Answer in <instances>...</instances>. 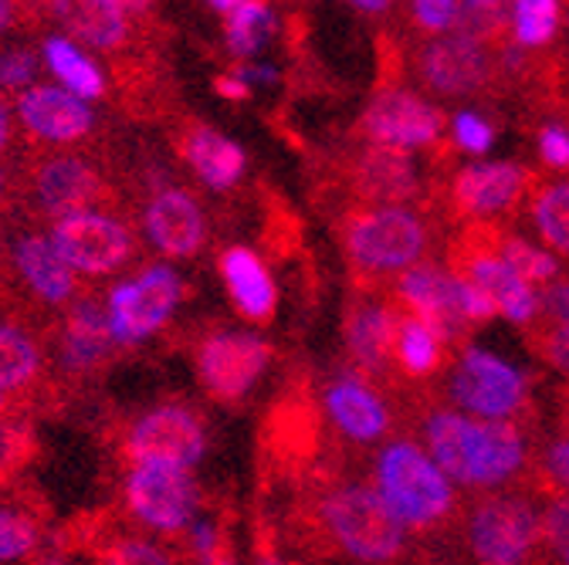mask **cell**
<instances>
[{"mask_svg": "<svg viewBox=\"0 0 569 565\" xmlns=\"http://www.w3.org/2000/svg\"><path fill=\"white\" fill-rule=\"evenodd\" d=\"M423 451L455 487H506L529 461L519 423H485L458 410H435L423 420Z\"/></svg>", "mask_w": 569, "mask_h": 565, "instance_id": "cell-1", "label": "cell"}, {"mask_svg": "<svg viewBox=\"0 0 569 565\" xmlns=\"http://www.w3.org/2000/svg\"><path fill=\"white\" fill-rule=\"evenodd\" d=\"M377 494L403 528H431L455 508V484L413 441H393L377 454Z\"/></svg>", "mask_w": 569, "mask_h": 565, "instance_id": "cell-2", "label": "cell"}, {"mask_svg": "<svg viewBox=\"0 0 569 565\" xmlns=\"http://www.w3.org/2000/svg\"><path fill=\"white\" fill-rule=\"evenodd\" d=\"M529 373L485 345H465L448 380L458 413L485 423H512L529 403Z\"/></svg>", "mask_w": 569, "mask_h": 565, "instance_id": "cell-3", "label": "cell"}, {"mask_svg": "<svg viewBox=\"0 0 569 565\" xmlns=\"http://www.w3.org/2000/svg\"><path fill=\"white\" fill-rule=\"evenodd\" d=\"M322 518H326L329 535L356 562L387 565L407 545V528L387 508V502L377 494V487H367V484L332 491L322 505Z\"/></svg>", "mask_w": 569, "mask_h": 565, "instance_id": "cell-4", "label": "cell"}, {"mask_svg": "<svg viewBox=\"0 0 569 565\" xmlns=\"http://www.w3.org/2000/svg\"><path fill=\"white\" fill-rule=\"evenodd\" d=\"M427 251V224L410 206H370L346 224V254L367 274H403Z\"/></svg>", "mask_w": 569, "mask_h": 565, "instance_id": "cell-5", "label": "cell"}, {"mask_svg": "<svg viewBox=\"0 0 569 565\" xmlns=\"http://www.w3.org/2000/svg\"><path fill=\"white\" fill-rule=\"evenodd\" d=\"M542 542V508L526 494H491L468 522V545L481 565H526Z\"/></svg>", "mask_w": 569, "mask_h": 565, "instance_id": "cell-6", "label": "cell"}, {"mask_svg": "<svg viewBox=\"0 0 569 565\" xmlns=\"http://www.w3.org/2000/svg\"><path fill=\"white\" fill-rule=\"evenodd\" d=\"M180 295H183V281L170 264H153L139 278L116 285L106 302V322L112 342L136 345L142 339H150L177 312Z\"/></svg>", "mask_w": 569, "mask_h": 565, "instance_id": "cell-7", "label": "cell"}, {"mask_svg": "<svg viewBox=\"0 0 569 565\" xmlns=\"http://www.w3.org/2000/svg\"><path fill=\"white\" fill-rule=\"evenodd\" d=\"M363 132L370 147L413 153L435 147L445 135V112L441 105L410 89H383L370 99L363 112Z\"/></svg>", "mask_w": 569, "mask_h": 565, "instance_id": "cell-8", "label": "cell"}, {"mask_svg": "<svg viewBox=\"0 0 569 565\" xmlns=\"http://www.w3.org/2000/svg\"><path fill=\"white\" fill-rule=\"evenodd\" d=\"M129 512L157 532H180L193 522L200 491L183 467L167 464H136L126 477Z\"/></svg>", "mask_w": 569, "mask_h": 565, "instance_id": "cell-9", "label": "cell"}, {"mask_svg": "<svg viewBox=\"0 0 569 565\" xmlns=\"http://www.w3.org/2000/svg\"><path fill=\"white\" fill-rule=\"evenodd\" d=\"M417 72L431 92L445 99H465L491 82L495 54L488 44L465 34H445L423 44V51L417 54Z\"/></svg>", "mask_w": 569, "mask_h": 565, "instance_id": "cell-10", "label": "cell"}, {"mask_svg": "<svg viewBox=\"0 0 569 565\" xmlns=\"http://www.w3.org/2000/svg\"><path fill=\"white\" fill-rule=\"evenodd\" d=\"M51 244L61 254V261L76 274L79 271L82 274L116 271L132 251L129 231L116 218L96 214V210H82V214L58 218L54 231H51Z\"/></svg>", "mask_w": 569, "mask_h": 565, "instance_id": "cell-11", "label": "cell"}, {"mask_svg": "<svg viewBox=\"0 0 569 565\" xmlns=\"http://www.w3.org/2000/svg\"><path fill=\"white\" fill-rule=\"evenodd\" d=\"M207 451L200 420L183 406H160L139 416L129 434V454L136 464H167L190 471Z\"/></svg>", "mask_w": 569, "mask_h": 565, "instance_id": "cell-12", "label": "cell"}, {"mask_svg": "<svg viewBox=\"0 0 569 565\" xmlns=\"http://www.w3.org/2000/svg\"><path fill=\"white\" fill-rule=\"evenodd\" d=\"M271 349L251 332H218L200 345V380L218 400H241L268 370Z\"/></svg>", "mask_w": 569, "mask_h": 565, "instance_id": "cell-13", "label": "cell"}, {"mask_svg": "<svg viewBox=\"0 0 569 565\" xmlns=\"http://www.w3.org/2000/svg\"><path fill=\"white\" fill-rule=\"evenodd\" d=\"M529 190V170L512 160H475L458 170L451 183L455 210L471 221H495L509 214Z\"/></svg>", "mask_w": 569, "mask_h": 565, "instance_id": "cell-14", "label": "cell"}, {"mask_svg": "<svg viewBox=\"0 0 569 565\" xmlns=\"http://www.w3.org/2000/svg\"><path fill=\"white\" fill-rule=\"evenodd\" d=\"M397 299L410 309V319L423 322L445 345L458 342L468 329L458 309V271L420 261L397 278Z\"/></svg>", "mask_w": 569, "mask_h": 565, "instance_id": "cell-15", "label": "cell"}, {"mask_svg": "<svg viewBox=\"0 0 569 565\" xmlns=\"http://www.w3.org/2000/svg\"><path fill=\"white\" fill-rule=\"evenodd\" d=\"M458 274L468 278L475 289H481L491 299L495 312L512 325H532L542 315V299H539L542 289L529 285V281L516 274L491 248L468 251Z\"/></svg>", "mask_w": 569, "mask_h": 565, "instance_id": "cell-16", "label": "cell"}, {"mask_svg": "<svg viewBox=\"0 0 569 565\" xmlns=\"http://www.w3.org/2000/svg\"><path fill=\"white\" fill-rule=\"evenodd\" d=\"M18 115L28 132L48 139V143H76V139H82L96 125L92 105L58 85L24 89L18 99Z\"/></svg>", "mask_w": 569, "mask_h": 565, "instance_id": "cell-17", "label": "cell"}, {"mask_svg": "<svg viewBox=\"0 0 569 565\" xmlns=\"http://www.w3.org/2000/svg\"><path fill=\"white\" fill-rule=\"evenodd\" d=\"M142 228H147V238L153 241V248L167 258H190L207 238L200 203L190 193L173 190V186L160 190L147 203Z\"/></svg>", "mask_w": 569, "mask_h": 565, "instance_id": "cell-18", "label": "cell"}, {"mask_svg": "<svg viewBox=\"0 0 569 565\" xmlns=\"http://www.w3.org/2000/svg\"><path fill=\"white\" fill-rule=\"evenodd\" d=\"M326 410L349 441L370 444L390 431L387 400L377 390H370L363 380H336L326 390Z\"/></svg>", "mask_w": 569, "mask_h": 565, "instance_id": "cell-19", "label": "cell"}, {"mask_svg": "<svg viewBox=\"0 0 569 565\" xmlns=\"http://www.w3.org/2000/svg\"><path fill=\"white\" fill-rule=\"evenodd\" d=\"M221 278L231 302L251 322H268L278 309V289L264 261L251 248H228L221 254Z\"/></svg>", "mask_w": 569, "mask_h": 565, "instance_id": "cell-20", "label": "cell"}, {"mask_svg": "<svg viewBox=\"0 0 569 565\" xmlns=\"http://www.w3.org/2000/svg\"><path fill=\"white\" fill-rule=\"evenodd\" d=\"M129 8L119 0H61L54 4L58 21L64 24V38L79 48L112 51L129 38Z\"/></svg>", "mask_w": 569, "mask_h": 565, "instance_id": "cell-21", "label": "cell"}, {"mask_svg": "<svg viewBox=\"0 0 569 565\" xmlns=\"http://www.w3.org/2000/svg\"><path fill=\"white\" fill-rule=\"evenodd\" d=\"M420 173L410 153L370 147L356 163V186L377 206H403L407 196L417 193Z\"/></svg>", "mask_w": 569, "mask_h": 565, "instance_id": "cell-22", "label": "cell"}, {"mask_svg": "<svg viewBox=\"0 0 569 565\" xmlns=\"http://www.w3.org/2000/svg\"><path fill=\"white\" fill-rule=\"evenodd\" d=\"M183 157H187L190 170L200 176V183L210 190H231L234 183H241V176L248 170V153L241 150V143H234L231 135L210 129V125L190 129L187 143H183Z\"/></svg>", "mask_w": 569, "mask_h": 565, "instance_id": "cell-23", "label": "cell"}, {"mask_svg": "<svg viewBox=\"0 0 569 565\" xmlns=\"http://www.w3.org/2000/svg\"><path fill=\"white\" fill-rule=\"evenodd\" d=\"M38 200L58 218H71L89 210V203L99 196V176L86 160L76 157H58L44 163L34 176Z\"/></svg>", "mask_w": 569, "mask_h": 565, "instance_id": "cell-24", "label": "cell"}, {"mask_svg": "<svg viewBox=\"0 0 569 565\" xmlns=\"http://www.w3.org/2000/svg\"><path fill=\"white\" fill-rule=\"evenodd\" d=\"M14 264L24 278V285L41 302L58 305V302H68L71 292H76V271L61 261L51 238L44 234H24L14 248Z\"/></svg>", "mask_w": 569, "mask_h": 565, "instance_id": "cell-25", "label": "cell"}, {"mask_svg": "<svg viewBox=\"0 0 569 565\" xmlns=\"http://www.w3.org/2000/svg\"><path fill=\"white\" fill-rule=\"evenodd\" d=\"M112 349V335H109V322H106V309H99L96 302H82L71 309L64 332H61V360L68 370L86 373L92 366H99Z\"/></svg>", "mask_w": 569, "mask_h": 565, "instance_id": "cell-26", "label": "cell"}, {"mask_svg": "<svg viewBox=\"0 0 569 565\" xmlns=\"http://www.w3.org/2000/svg\"><path fill=\"white\" fill-rule=\"evenodd\" d=\"M44 64H48V72L58 79V89L71 92L82 102L102 99V92H106L102 68L92 61V54L86 48L68 41L64 34L44 38Z\"/></svg>", "mask_w": 569, "mask_h": 565, "instance_id": "cell-27", "label": "cell"}, {"mask_svg": "<svg viewBox=\"0 0 569 565\" xmlns=\"http://www.w3.org/2000/svg\"><path fill=\"white\" fill-rule=\"evenodd\" d=\"M393 332H397L393 312L380 302H363L346 322V345L352 352V360L363 370H383L387 356L393 352Z\"/></svg>", "mask_w": 569, "mask_h": 565, "instance_id": "cell-28", "label": "cell"}, {"mask_svg": "<svg viewBox=\"0 0 569 565\" xmlns=\"http://www.w3.org/2000/svg\"><path fill=\"white\" fill-rule=\"evenodd\" d=\"M506 28L509 44L522 51H542L562 28V4L559 0H512L506 11Z\"/></svg>", "mask_w": 569, "mask_h": 565, "instance_id": "cell-29", "label": "cell"}, {"mask_svg": "<svg viewBox=\"0 0 569 565\" xmlns=\"http://www.w3.org/2000/svg\"><path fill=\"white\" fill-rule=\"evenodd\" d=\"M529 218L542 248L556 258H569V176H559L532 193Z\"/></svg>", "mask_w": 569, "mask_h": 565, "instance_id": "cell-30", "label": "cell"}, {"mask_svg": "<svg viewBox=\"0 0 569 565\" xmlns=\"http://www.w3.org/2000/svg\"><path fill=\"white\" fill-rule=\"evenodd\" d=\"M274 34V14L261 0H231L224 14V44L238 58H254Z\"/></svg>", "mask_w": 569, "mask_h": 565, "instance_id": "cell-31", "label": "cell"}, {"mask_svg": "<svg viewBox=\"0 0 569 565\" xmlns=\"http://www.w3.org/2000/svg\"><path fill=\"white\" fill-rule=\"evenodd\" d=\"M393 356L407 376H431L445 363V342L417 319H400L393 332Z\"/></svg>", "mask_w": 569, "mask_h": 565, "instance_id": "cell-32", "label": "cell"}, {"mask_svg": "<svg viewBox=\"0 0 569 565\" xmlns=\"http://www.w3.org/2000/svg\"><path fill=\"white\" fill-rule=\"evenodd\" d=\"M488 248L536 289H546L549 281H556L562 274V261L522 234H495V241H488Z\"/></svg>", "mask_w": 569, "mask_h": 565, "instance_id": "cell-33", "label": "cell"}, {"mask_svg": "<svg viewBox=\"0 0 569 565\" xmlns=\"http://www.w3.org/2000/svg\"><path fill=\"white\" fill-rule=\"evenodd\" d=\"M38 366H41L38 342L14 325H0V393L31 383Z\"/></svg>", "mask_w": 569, "mask_h": 565, "instance_id": "cell-34", "label": "cell"}, {"mask_svg": "<svg viewBox=\"0 0 569 565\" xmlns=\"http://www.w3.org/2000/svg\"><path fill=\"white\" fill-rule=\"evenodd\" d=\"M506 11H509V4H498V0H461L455 34H465L471 41L488 44L498 31L506 28Z\"/></svg>", "mask_w": 569, "mask_h": 565, "instance_id": "cell-35", "label": "cell"}, {"mask_svg": "<svg viewBox=\"0 0 569 565\" xmlns=\"http://www.w3.org/2000/svg\"><path fill=\"white\" fill-rule=\"evenodd\" d=\"M451 139H455V147L468 157H488L495 147V125L481 112L461 109L451 119Z\"/></svg>", "mask_w": 569, "mask_h": 565, "instance_id": "cell-36", "label": "cell"}, {"mask_svg": "<svg viewBox=\"0 0 569 565\" xmlns=\"http://www.w3.org/2000/svg\"><path fill=\"white\" fill-rule=\"evenodd\" d=\"M38 545V528L28 515L0 508V565L31 555Z\"/></svg>", "mask_w": 569, "mask_h": 565, "instance_id": "cell-37", "label": "cell"}, {"mask_svg": "<svg viewBox=\"0 0 569 565\" xmlns=\"http://www.w3.org/2000/svg\"><path fill=\"white\" fill-rule=\"evenodd\" d=\"M458 11H461V0H413L410 4L413 24L427 34H435V38L455 34Z\"/></svg>", "mask_w": 569, "mask_h": 565, "instance_id": "cell-38", "label": "cell"}, {"mask_svg": "<svg viewBox=\"0 0 569 565\" xmlns=\"http://www.w3.org/2000/svg\"><path fill=\"white\" fill-rule=\"evenodd\" d=\"M542 538L556 548L559 562L569 565V494H552L542 508Z\"/></svg>", "mask_w": 569, "mask_h": 565, "instance_id": "cell-39", "label": "cell"}, {"mask_svg": "<svg viewBox=\"0 0 569 565\" xmlns=\"http://www.w3.org/2000/svg\"><path fill=\"white\" fill-rule=\"evenodd\" d=\"M536 153L546 170L566 173L569 170V129L559 122H546L536 132Z\"/></svg>", "mask_w": 569, "mask_h": 565, "instance_id": "cell-40", "label": "cell"}, {"mask_svg": "<svg viewBox=\"0 0 569 565\" xmlns=\"http://www.w3.org/2000/svg\"><path fill=\"white\" fill-rule=\"evenodd\" d=\"M38 72V58L28 48L0 51V89H31Z\"/></svg>", "mask_w": 569, "mask_h": 565, "instance_id": "cell-41", "label": "cell"}, {"mask_svg": "<svg viewBox=\"0 0 569 565\" xmlns=\"http://www.w3.org/2000/svg\"><path fill=\"white\" fill-rule=\"evenodd\" d=\"M458 309H461L465 325H485V322H491L498 315L491 299L481 289H475L471 281L461 278V274H458Z\"/></svg>", "mask_w": 569, "mask_h": 565, "instance_id": "cell-42", "label": "cell"}, {"mask_svg": "<svg viewBox=\"0 0 569 565\" xmlns=\"http://www.w3.org/2000/svg\"><path fill=\"white\" fill-rule=\"evenodd\" d=\"M102 565H170V558L157 548V545H147V542H122L116 545Z\"/></svg>", "mask_w": 569, "mask_h": 565, "instance_id": "cell-43", "label": "cell"}, {"mask_svg": "<svg viewBox=\"0 0 569 565\" xmlns=\"http://www.w3.org/2000/svg\"><path fill=\"white\" fill-rule=\"evenodd\" d=\"M542 471L556 494H569V437H559L542 454Z\"/></svg>", "mask_w": 569, "mask_h": 565, "instance_id": "cell-44", "label": "cell"}, {"mask_svg": "<svg viewBox=\"0 0 569 565\" xmlns=\"http://www.w3.org/2000/svg\"><path fill=\"white\" fill-rule=\"evenodd\" d=\"M542 299V315L549 319V325H569V278H556L539 292Z\"/></svg>", "mask_w": 569, "mask_h": 565, "instance_id": "cell-45", "label": "cell"}, {"mask_svg": "<svg viewBox=\"0 0 569 565\" xmlns=\"http://www.w3.org/2000/svg\"><path fill=\"white\" fill-rule=\"evenodd\" d=\"M542 352L556 373L569 376V325H549L542 335Z\"/></svg>", "mask_w": 569, "mask_h": 565, "instance_id": "cell-46", "label": "cell"}, {"mask_svg": "<svg viewBox=\"0 0 569 565\" xmlns=\"http://www.w3.org/2000/svg\"><path fill=\"white\" fill-rule=\"evenodd\" d=\"M248 89L254 85H274L278 82V68L274 64H258V61H244L238 72H234Z\"/></svg>", "mask_w": 569, "mask_h": 565, "instance_id": "cell-47", "label": "cell"}, {"mask_svg": "<svg viewBox=\"0 0 569 565\" xmlns=\"http://www.w3.org/2000/svg\"><path fill=\"white\" fill-rule=\"evenodd\" d=\"M495 68L502 75H522L526 68H529V51L516 48V44H506L502 51L495 54Z\"/></svg>", "mask_w": 569, "mask_h": 565, "instance_id": "cell-48", "label": "cell"}, {"mask_svg": "<svg viewBox=\"0 0 569 565\" xmlns=\"http://www.w3.org/2000/svg\"><path fill=\"white\" fill-rule=\"evenodd\" d=\"M193 548L207 565H213V555H218V532H213V525H193Z\"/></svg>", "mask_w": 569, "mask_h": 565, "instance_id": "cell-49", "label": "cell"}, {"mask_svg": "<svg viewBox=\"0 0 569 565\" xmlns=\"http://www.w3.org/2000/svg\"><path fill=\"white\" fill-rule=\"evenodd\" d=\"M213 92H218L221 99H228V102H244L251 95V89L238 75H221L218 82H213Z\"/></svg>", "mask_w": 569, "mask_h": 565, "instance_id": "cell-50", "label": "cell"}, {"mask_svg": "<svg viewBox=\"0 0 569 565\" xmlns=\"http://www.w3.org/2000/svg\"><path fill=\"white\" fill-rule=\"evenodd\" d=\"M11 143V105L0 99V153Z\"/></svg>", "mask_w": 569, "mask_h": 565, "instance_id": "cell-51", "label": "cell"}, {"mask_svg": "<svg viewBox=\"0 0 569 565\" xmlns=\"http://www.w3.org/2000/svg\"><path fill=\"white\" fill-rule=\"evenodd\" d=\"M352 11H360V14H387L390 4H387V0H356Z\"/></svg>", "mask_w": 569, "mask_h": 565, "instance_id": "cell-52", "label": "cell"}, {"mask_svg": "<svg viewBox=\"0 0 569 565\" xmlns=\"http://www.w3.org/2000/svg\"><path fill=\"white\" fill-rule=\"evenodd\" d=\"M11 21H14V8H11V4H4V0H0V31H8V28H11Z\"/></svg>", "mask_w": 569, "mask_h": 565, "instance_id": "cell-53", "label": "cell"}, {"mask_svg": "<svg viewBox=\"0 0 569 565\" xmlns=\"http://www.w3.org/2000/svg\"><path fill=\"white\" fill-rule=\"evenodd\" d=\"M41 565H64V562H61V558H44Z\"/></svg>", "mask_w": 569, "mask_h": 565, "instance_id": "cell-54", "label": "cell"}, {"mask_svg": "<svg viewBox=\"0 0 569 565\" xmlns=\"http://www.w3.org/2000/svg\"><path fill=\"white\" fill-rule=\"evenodd\" d=\"M261 565H281L278 558H261Z\"/></svg>", "mask_w": 569, "mask_h": 565, "instance_id": "cell-55", "label": "cell"}, {"mask_svg": "<svg viewBox=\"0 0 569 565\" xmlns=\"http://www.w3.org/2000/svg\"><path fill=\"white\" fill-rule=\"evenodd\" d=\"M0 193H4V173H0Z\"/></svg>", "mask_w": 569, "mask_h": 565, "instance_id": "cell-56", "label": "cell"}, {"mask_svg": "<svg viewBox=\"0 0 569 565\" xmlns=\"http://www.w3.org/2000/svg\"><path fill=\"white\" fill-rule=\"evenodd\" d=\"M213 565H231V562H213Z\"/></svg>", "mask_w": 569, "mask_h": 565, "instance_id": "cell-57", "label": "cell"}, {"mask_svg": "<svg viewBox=\"0 0 569 565\" xmlns=\"http://www.w3.org/2000/svg\"><path fill=\"white\" fill-rule=\"evenodd\" d=\"M0 406H4V393H0Z\"/></svg>", "mask_w": 569, "mask_h": 565, "instance_id": "cell-58", "label": "cell"}]
</instances>
